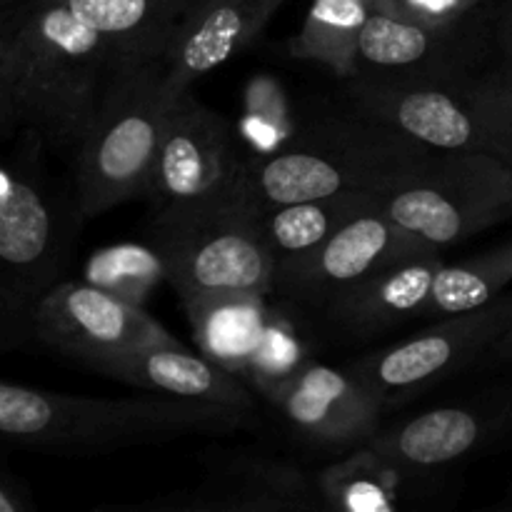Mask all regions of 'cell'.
<instances>
[{"mask_svg": "<svg viewBox=\"0 0 512 512\" xmlns=\"http://www.w3.org/2000/svg\"><path fill=\"white\" fill-rule=\"evenodd\" d=\"M100 33L120 70L160 63L170 38L198 0H65Z\"/></svg>", "mask_w": 512, "mask_h": 512, "instance_id": "obj_21", "label": "cell"}, {"mask_svg": "<svg viewBox=\"0 0 512 512\" xmlns=\"http://www.w3.org/2000/svg\"><path fill=\"white\" fill-rule=\"evenodd\" d=\"M345 98L355 115L388 125L435 153H490L488 135L458 83L415 75L358 73L348 78Z\"/></svg>", "mask_w": 512, "mask_h": 512, "instance_id": "obj_11", "label": "cell"}, {"mask_svg": "<svg viewBox=\"0 0 512 512\" xmlns=\"http://www.w3.org/2000/svg\"><path fill=\"white\" fill-rule=\"evenodd\" d=\"M445 470H423L380 455L373 445L350 450L343 460L315 470L323 508L345 512H395L425 508L445 493Z\"/></svg>", "mask_w": 512, "mask_h": 512, "instance_id": "obj_18", "label": "cell"}, {"mask_svg": "<svg viewBox=\"0 0 512 512\" xmlns=\"http://www.w3.org/2000/svg\"><path fill=\"white\" fill-rule=\"evenodd\" d=\"M495 43L505 55V63H512V0H503L495 15Z\"/></svg>", "mask_w": 512, "mask_h": 512, "instance_id": "obj_29", "label": "cell"}, {"mask_svg": "<svg viewBox=\"0 0 512 512\" xmlns=\"http://www.w3.org/2000/svg\"><path fill=\"white\" fill-rule=\"evenodd\" d=\"M375 0H313L290 55L320 63L338 78L358 73V40Z\"/></svg>", "mask_w": 512, "mask_h": 512, "instance_id": "obj_23", "label": "cell"}, {"mask_svg": "<svg viewBox=\"0 0 512 512\" xmlns=\"http://www.w3.org/2000/svg\"><path fill=\"white\" fill-rule=\"evenodd\" d=\"M155 510L185 512H263L318 510L315 470L265 455H228L215 463L208 485L188 498H165L148 503Z\"/></svg>", "mask_w": 512, "mask_h": 512, "instance_id": "obj_17", "label": "cell"}, {"mask_svg": "<svg viewBox=\"0 0 512 512\" xmlns=\"http://www.w3.org/2000/svg\"><path fill=\"white\" fill-rule=\"evenodd\" d=\"M490 355H493V360H498V363H512V325Z\"/></svg>", "mask_w": 512, "mask_h": 512, "instance_id": "obj_30", "label": "cell"}, {"mask_svg": "<svg viewBox=\"0 0 512 512\" xmlns=\"http://www.w3.org/2000/svg\"><path fill=\"white\" fill-rule=\"evenodd\" d=\"M93 373L118 383L198 403L255 410V395L238 373L208 355L190 353L180 343L148 345L100 363Z\"/></svg>", "mask_w": 512, "mask_h": 512, "instance_id": "obj_19", "label": "cell"}, {"mask_svg": "<svg viewBox=\"0 0 512 512\" xmlns=\"http://www.w3.org/2000/svg\"><path fill=\"white\" fill-rule=\"evenodd\" d=\"M510 325L512 293H503L485 308L445 315L433 328L355 360L350 370L383 405L408 403L493 353Z\"/></svg>", "mask_w": 512, "mask_h": 512, "instance_id": "obj_9", "label": "cell"}, {"mask_svg": "<svg viewBox=\"0 0 512 512\" xmlns=\"http://www.w3.org/2000/svg\"><path fill=\"white\" fill-rule=\"evenodd\" d=\"M68 233L48 188L30 170L0 165V335L30 330V310L58 283Z\"/></svg>", "mask_w": 512, "mask_h": 512, "instance_id": "obj_8", "label": "cell"}, {"mask_svg": "<svg viewBox=\"0 0 512 512\" xmlns=\"http://www.w3.org/2000/svg\"><path fill=\"white\" fill-rule=\"evenodd\" d=\"M173 100L165 93L160 63L115 75L73 155L80 218H98L115 205L145 198Z\"/></svg>", "mask_w": 512, "mask_h": 512, "instance_id": "obj_5", "label": "cell"}, {"mask_svg": "<svg viewBox=\"0 0 512 512\" xmlns=\"http://www.w3.org/2000/svg\"><path fill=\"white\" fill-rule=\"evenodd\" d=\"M245 158L228 120L193 88L173 100L160 135L145 200L153 218L235 198L243 190Z\"/></svg>", "mask_w": 512, "mask_h": 512, "instance_id": "obj_7", "label": "cell"}, {"mask_svg": "<svg viewBox=\"0 0 512 512\" xmlns=\"http://www.w3.org/2000/svg\"><path fill=\"white\" fill-rule=\"evenodd\" d=\"M120 73L110 45L65 0H20L13 90L20 128L43 148L75 155ZM20 130V133H23Z\"/></svg>", "mask_w": 512, "mask_h": 512, "instance_id": "obj_2", "label": "cell"}, {"mask_svg": "<svg viewBox=\"0 0 512 512\" xmlns=\"http://www.w3.org/2000/svg\"><path fill=\"white\" fill-rule=\"evenodd\" d=\"M285 3L288 0H198L160 58L165 93L178 98L195 80L243 53Z\"/></svg>", "mask_w": 512, "mask_h": 512, "instance_id": "obj_16", "label": "cell"}, {"mask_svg": "<svg viewBox=\"0 0 512 512\" xmlns=\"http://www.w3.org/2000/svg\"><path fill=\"white\" fill-rule=\"evenodd\" d=\"M512 283V240L475 258L443 265L435 275L425 318L468 313L498 300Z\"/></svg>", "mask_w": 512, "mask_h": 512, "instance_id": "obj_24", "label": "cell"}, {"mask_svg": "<svg viewBox=\"0 0 512 512\" xmlns=\"http://www.w3.org/2000/svg\"><path fill=\"white\" fill-rule=\"evenodd\" d=\"M33 508L28 488L0 465V512H25Z\"/></svg>", "mask_w": 512, "mask_h": 512, "instance_id": "obj_28", "label": "cell"}, {"mask_svg": "<svg viewBox=\"0 0 512 512\" xmlns=\"http://www.w3.org/2000/svg\"><path fill=\"white\" fill-rule=\"evenodd\" d=\"M433 250L398 228L380 203L343 225L313 253L275 270L273 298L323 310L330 300L375 270Z\"/></svg>", "mask_w": 512, "mask_h": 512, "instance_id": "obj_12", "label": "cell"}, {"mask_svg": "<svg viewBox=\"0 0 512 512\" xmlns=\"http://www.w3.org/2000/svg\"><path fill=\"white\" fill-rule=\"evenodd\" d=\"M458 90L478 115L490 153L512 168V63L485 75L458 80Z\"/></svg>", "mask_w": 512, "mask_h": 512, "instance_id": "obj_26", "label": "cell"}, {"mask_svg": "<svg viewBox=\"0 0 512 512\" xmlns=\"http://www.w3.org/2000/svg\"><path fill=\"white\" fill-rule=\"evenodd\" d=\"M443 265L440 250H433L375 270L330 300L323 313L330 323L355 338H368L408 320L425 318L435 275Z\"/></svg>", "mask_w": 512, "mask_h": 512, "instance_id": "obj_20", "label": "cell"}, {"mask_svg": "<svg viewBox=\"0 0 512 512\" xmlns=\"http://www.w3.org/2000/svg\"><path fill=\"white\" fill-rule=\"evenodd\" d=\"M512 438V390L425 410L388 430L368 445L395 463L423 470H448Z\"/></svg>", "mask_w": 512, "mask_h": 512, "instance_id": "obj_14", "label": "cell"}, {"mask_svg": "<svg viewBox=\"0 0 512 512\" xmlns=\"http://www.w3.org/2000/svg\"><path fill=\"white\" fill-rule=\"evenodd\" d=\"M80 280L143 308L153 290L168 283V268L153 245H110L85 260Z\"/></svg>", "mask_w": 512, "mask_h": 512, "instance_id": "obj_25", "label": "cell"}, {"mask_svg": "<svg viewBox=\"0 0 512 512\" xmlns=\"http://www.w3.org/2000/svg\"><path fill=\"white\" fill-rule=\"evenodd\" d=\"M435 150L350 110L273 153L245 158L243 193L258 208L338 193L393 195L423 178Z\"/></svg>", "mask_w": 512, "mask_h": 512, "instance_id": "obj_3", "label": "cell"}, {"mask_svg": "<svg viewBox=\"0 0 512 512\" xmlns=\"http://www.w3.org/2000/svg\"><path fill=\"white\" fill-rule=\"evenodd\" d=\"M255 203L235 198L153 218L150 245L168 268L185 308L273 298L275 263Z\"/></svg>", "mask_w": 512, "mask_h": 512, "instance_id": "obj_4", "label": "cell"}, {"mask_svg": "<svg viewBox=\"0 0 512 512\" xmlns=\"http://www.w3.org/2000/svg\"><path fill=\"white\" fill-rule=\"evenodd\" d=\"M398 228L443 250L512 215V168L493 153H438L423 178L383 198Z\"/></svg>", "mask_w": 512, "mask_h": 512, "instance_id": "obj_6", "label": "cell"}, {"mask_svg": "<svg viewBox=\"0 0 512 512\" xmlns=\"http://www.w3.org/2000/svg\"><path fill=\"white\" fill-rule=\"evenodd\" d=\"M383 198L385 195L338 193L263 208L260 223H263L265 243L273 255L275 270L313 253L350 220L378 208Z\"/></svg>", "mask_w": 512, "mask_h": 512, "instance_id": "obj_22", "label": "cell"}, {"mask_svg": "<svg viewBox=\"0 0 512 512\" xmlns=\"http://www.w3.org/2000/svg\"><path fill=\"white\" fill-rule=\"evenodd\" d=\"M20 0H0V143L20 133L18 108L13 90L15 28H18Z\"/></svg>", "mask_w": 512, "mask_h": 512, "instance_id": "obj_27", "label": "cell"}, {"mask_svg": "<svg viewBox=\"0 0 512 512\" xmlns=\"http://www.w3.org/2000/svg\"><path fill=\"white\" fill-rule=\"evenodd\" d=\"M428 25L373 8L358 40V73L415 75L458 83L470 73V18ZM355 73V75H358Z\"/></svg>", "mask_w": 512, "mask_h": 512, "instance_id": "obj_15", "label": "cell"}, {"mask_svg": "<svg viewBox=\"0 0 512 512\" xmlns=\"http://www.w3.org/2000/svg\"><path fill=\"white\" fill-rule=\"evenodd\" d=\"M283 423L298 440L320 450H350L368 443L380 430L385 405L353 373L305 360L268 390Z\"/></svg>", "mask_w": 512, "mask_h": 512, "instance_id": "obj_13", "label": "cell"}, {"mask_svg": "<svg viewBox=\"0 0 512 512\" xmlns=\"http://www.w3.org/2000/svg\"><path fill=\"white\" fill-rule=\"evenodd\" d=\"M30 333L90 370L130 350L178 343L140 305L125 303L80 278L58 280L40 295L30 310Z\"/></svg>", "mask_w": 512, "mask_h": 512, "instance_id": "obj_10", "label": "cell"}, {"mask_svg": "<svg viewBox=\"0 0 512 512\" xmlns=\"http://www.w3.org/2000/svg\"><path fill=\"white\" fill-rule=\"evenodd\" d=\"M255 410L198 400L83 398L0 380V440L55 455H103L188 435L255 428Z\"/></svg>", "mask_w": 512, "mask_h": 512, "instance_id": "obj_1", "label": "cell"}]
</instances>
